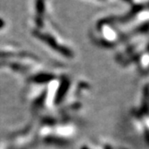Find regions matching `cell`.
I'll return each mask as SVG.
<instances>
[{
	"instance_id": "obj_1",
	"label": "cell",
	"mask_w": 149,
	"mask_h": 149,
	"mask_svg": "<svg viewBox=\"0 0 149 149\" xmlns=\"http://www.w3.org/2000/svg\"><path fill=\"white\" fill-rule=\"evenodd\" d=\"M36 8H37V16H38L37 20H39V18H41L44 14V0H37Z\"/></svg>"
},
{
	"instance_id": "obj_2",
	"label": "cell",
	"mask_w": 149,
	"mask_h": 149,
	"mask_svg": "<svg viewBox=\"0 0 149 149\" xmlns=\"http://www.w3.org/2000/svg\"><path fill=\"white\" fill-rule=\"evenodd\" d=\"M3 25V22H2V20L0 19V26H2Z\"/></svg>"
}]
</instances>
